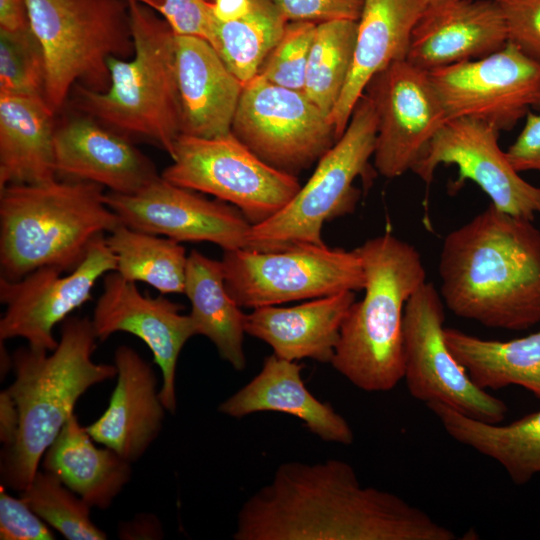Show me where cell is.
<instances>
[{"instance_id": "cell-1", "label": "cell", "mask_w": 540, "mask_h": 540, "mask_svg": "<svg viewBox=\"0 0 540 540\" xmlns=\"http://www.w3.org/2000/svg\"><path fill=\"white\" fill-rule=\"evenodd\" d=\"M235 540H454L400 496L363 486L347 462L280 464L237 514Z\"/></svg>"}, {"instance_id": "cell-2", "label": "cell", "mask_w": 540, "mask_h": 540, "mask_svg": "<svg viewBox=\"0 0 540 540\" xmlns=\"http://www.w3.org/2000/svg\"><path fill=\"white\" fill-rule=\"evenodd\" d=\"M440 295L456 316L521 331L540 323V231L490 204L444 238Z\"/></svg>"}, {"instance_id": "cell-3", "label": "cell", "mask_w": 540, "mask_h": 540, "mask_svg": "<svg viewBox=\"0 0 540 540\" xmlns=\"http://www.w3.org/2000/svg\"><path fill=\"white\" fill-rule=\"evenodd\" d=\"M96 340L91 319L68 317L51 354L29 346L13 353L16 376L6 390L16 405L19 428L15 441L1 453L5 487L25 490L78 399L93 385L116 376L114 364L94 362Z\"/></svg>"}, {"instance_id": "cell-4", "label": "cell", "mask_w": 540, "mask_h": 540, "mask_svg": "<svg viewBox=\"0 0 540 540\" xmlns=\"http://www.w3.org/2000/svg\"><path fill=\"white\" fill-rule=\"evenodd\" d=\"M354 250L365 294L342 323L331 364L357 388L387 392L404 376L405 306L426 282V271L418 250L388 232Z\"/></svg>"}, {"instance_id": "cell-5", "label": "cell", "mask_w": 540, "mask_h": 540, "mask_svg": "<svg viewBox=\"0 0 540 540\" xmlns=\"http://www.w3.org/2000/svg\"><path fill=\"white\" fill-rule=\"evenodd\" d=\"M105 194L101 185L59 178L1 188L0 277L76 268L96 238L122 224Z\"/></svg>"}, {"instance_id": "cell-6", "label": "cell", "mask_w": 540, "mask_h": 540, "mask_svg": "<svg viewBox=\"0 0 540 540\" xmlns=\"http://www.w3.org/2000/svg\"><path fill=\"white\" fill-rule=\"evenodd\" d=\"M134 53L110 57L111 82L104 92L76 84L73 105L109 129L128 138L155 142L172 157L181 135V107L176 76V35L147 6L127 0Z\"/></svg>"}, {"instance_id": "cell-7", "label": "cell", "mask_w": 540, "mask_h": 540, "mask_svg": "<svg viewBox=\"0 0 540 540\" xmlns=\"http://www.w3.org/2000/svg\"><path fill=\"white\" fill-rule=\"evenodd\" d=\"M45 65L44 99L55 114L76 84L111 82L108 59L134 53L127 0H25Z\"/></svg>"}, {"instance_id": "cell-8", "label": "cell", "mask_w": 540, "mask_h": 540, "mask_svg": "<svg viewBox=\"0 0 540 540\" xmlns=\"http://www.w3.org/2000/svg\"><path fill=\"white\" fill-rule=\"evenodd\" d=\"M376 134V111L364 93L344 133L318 160L308 181L279 212L252 225L248 249L269 252L294 244H325L324 223L353 213L360 197L355 179L371 178Z\"/></svg>"}, {"instance_id": "cell-9", "label": "cell", "mask_w": 540, "mask_h": 540, "mask_svg": "<svg viewBox=\"0 0 540 540\" xmlns=\"http://www.w3.org/2000/svg\"><path fill=\"white\" fill-rule=\"evenodd\" d=\"M228 293L240 307L259 308L364 289L355 250L325 244H294L262 252L224 250L221 260Z\"/></svg>"}, {"instance_id": "cell-10", "label": "cell", "mask_w": 540, "mask_h": 540, "mask_svg": "<svg viewBox=\"0 0 540 540\" xmlns=\"http://www.w3.org/2000/svg\"><path fill=\"white\" fill-rule=\"evenodd\" d=\"M171 158L164 179L237 207L252 225L279 212L301 188L295 175L264 162L232 131L211 138L181 134Z\"/></svg>"}, {"instance_id": "cell-11", "label": "cell", "mask_w": 540, "mask_h": 540, "mask_svg": "<svg viewBox=\"0 0 540 540\" xmlns=\"http://www.w3.org/2000/svg\"><path fill=\"white\" fill-rule=\"evenodd\" d=\"M231 131L264 162L295 176L337 141L329 115L303 91L259 75L244 85Z\"/></svg>"}, {"instance_id": "cell-12", "label": "cell", "mask_w": 540, "mask_h": 540, "mask_svg": "<svg viewBox=\"0 0 540 540\" xmlns=\"http://www.w3.org/2000/svg\"><path fill=\"white\" fill-rule=\"evenodd\" d=\"M444 303L433 283L425 282L404 311V376L410 395L440 402L471 418L501 423L507 406L478 387L455 359L444 338Z\"/></svg>"}, {"instance_id": "cell-13", "label": "cell", "mask_w": 540, "mask_h": 540, "mask_svg": "<svg viewBox=\"0 0 540 540\" xmlns=\"http://www.w3.org/2000/svg\"><path fill=\"white\" fill-rule=\"evenodd\" d=\"M429 75L447 119L474 118L508 131L531 109L540 111V63L510 42L490 55Z\"/></svg>"}, {"instance_id": "cell-14", "label": "cell", "mask_w": 540, "mask_h": 540, "mask_svg": "<svg viewBox=\"0 0 540 540\" xmlns=\"http://www.w3.org/2000/svg\"><path fill=\"white\" fill-rule=\"evenodd\" d=\"M116 257L104 235L96 238L76 268L63 275L54 267L38 268L10 281L0 277V340L23 338L37 351H53L54 327L90 298L99 278L116 271Z\"/></svg>"}, {"instance_id": "cell-15", "label": "cell", "mask_w": 540, "mask_h": 540, "mask_svg": "<svg viewBox=\"0 0 540 540\" xmlns=\"http://www.w3.org/2000/svg\"><path fill=\"white\" fill-rule=\"evenodd\" d=\"M365 94L377 115L374 166L392 179L412 170L448 120L440 97L425 71L397 61L375 75Z\"/></svg>"}, {"instance_id": "cell-16", "label": "cell", "mask_w": 540, "mask_h": 540, "mask_svg": "<svg viewBox=\"0 0 540 540\" xmlns=\"http://www.w3.org/2000/svg\"><path fill=\"white\" fill-rule=\"evenodd\" d=\"M499 132L478 119H448L411 171L430 184L439 165H455L454 188L471 180L497 209L533 221L540 215V187L524 180L512 166L499 146Z\"/></svg>"}, {"instance_id": "cell-17", "label": "cell", "mask_w": 540, "mask_h": 540, "mask_svg": "<svg viewBox=\"0 0 540 540\" xmlns=\"http://www.w3.org/2000/svg\"><path fill=\"white\" fill-rule=\"evenodd\" d=\"M122 224L177 242H211L223 250L248 248L252 224L235 206L175 185L161 175L133 194L108 192Z\"/></svg>"}, {"instance_id": "cell-18", "label": "cell", "mask_w": 540, "mask_h": 540, "mask_svg": "<svg viewBox=\"0 0 540 540\" xmlns=\"http://www.w3.org/2000/svg\"><path fill=\"white\" fill-rule=\"evenodd\" d=\"M182 306L160 295L142 294L136 283L116 271L104 276L92 326L98 340L116 332L130 333L151 350L162 375L160 398L170 413L177 407L175 378L179 355L185 343L196 335L190 315L181 314Z\"/></svg>"}, {"instance_id": "cell-19", "label": "cell", "mask_w": 540, "mask_h": 540, "mask_svg": "<svg viewBox=\"0 0 540 540\" xmlns=\"http://www.w3.org/2000/svg\"><path fill=\"white\" fill-rule=\"evenodd\" d=\"M508 42L495 0H431L413 27L406 60L432 71L479 59Z\"/></svg>"}, {"instance_id": "cell-20", "label": "cell", "mask_w": 540, "mask_h": 540, "mask_svg": "<svg viewBox=\"0 0 540 540\" xmlns=\"http://www.w3.org/2000/svg\"><path fill=\"white\" fill-rule=\"evenodd\" d=\"M54 156L57 178L95 183L119 194L136 193L160 177L130 138L85 115L56 127Z\"/></svg>"}, {"instance_id": "cell-21", "label": "cell", "mask_w": 540, "mask_h": 540, "mask_svg": "<svg viewBox=\"0 0 540 540\" xmlns=\"http://www.w3.org/2000/svg\"><path fill=\"white\" fill-rule=\"evenodd\" d=\"M117 382L105 412L87 430L93 440L136 461L159 435L166 408L151 365L121 345L114 352Z\"/></svg>"}, {"instance_id": "cell-22", "label": "cell", "mask_w": 540, "mask_h": 540, "mask_svg": "<svg viewBox=\"0 0 540 540\" xmlns=\"http://www.w3.org/2000/svg\"><path fill=\"white\" fill-rule=\"evenodd\" d=\"M427 0H365L357 21L353 60L346 83L330 114L337 140L372 78L405 60L411 33Z\"/></svg>"}, {"instance_id": "cell-23", "label": "cell", "mask_w": 540, "mask_h": 540, "mask_svg": "<svg viewBox=\"0 0 540 540\" xmlns=\"http://www.w3.org/2000/svg\"><path fill=\"white\" fill-rule=\"evenodd\" d=\"M175 58L181 134L211 138L230 133L244 84L203 38L176 35Z\"/></svg>"}, {"instance_id": "cell-24", "label": "cell", "mask_w": 540, "mask_h": 540, "mask_svg": "<svg viewBox=\"0 0 540 540\" xmlns=\"http://www.w3.org/2000/svg\"><path fill=\"white\" fill-rule=\"evenodd\" d=\"M302 368L297 361L275 354L267 356L260 372L224 400L218 410L232 418L263 411L285 413L302 420L323 441L350 445L354 440L350 424L329 403L320 401L308 390L301 376Z\"/></svg>"}, {"instance_id": "cell-25", "label": "cell", "mask_w": 540, "mask_h": 540, "mask_svg": "<svg viewBox=\"0 0 540 540\" xmlns=\"http://www.w3.org/2000/svg\"><path fill=\"white\" fill-rule=\"evenodd\" d=\"M356 301L354 291L292 306H264L246 314V334L268 344L277 357L331 363L342 323Z\"/></svg>"}, {"instance_id": "cell-26", "label": "cell", "mask_w": 540, "mask_h": 540, "mask_svg": "<svg viewBox=\"0 0 540 540\" xmlns=\"http://www.w3.org/2000/svg\"><path fill=\"white\" fill-rule=\"evenodd\" d=\"M54 115L42 96L0 94V189L57 178Z\"/></svg>"}, {"instance_id": "cell-27", "label": "cell", "mask_w": 540, "mask_h": 540, "mask_svg": "<svg viewBox=\"0 0 540 540\" xmlns=\"http://www.w3.org/2000/svg\"><path fill=\"white\" fill-rule=\"evenodd\" d=\"M43 468L91 507L107 509L131 478V462L97 447L73 413L42 458Z\"/></svg>"}, {"instance_id": "cell-28", "label": "cell", "mask_w": 540, "mask_h": 540, "mask_svg": "<svg viewBox=\"0 0 540 540\" xmlns=\"http://www.w3.org/2000/svg\"><path fill=\"white\" fill-rule=\"evenodd\" d=\"M426 406L457 442L499 463L517 485L540 473V410L509 424L471 418L440 402Z\"/></svg>"}, {"instance_id": "cell-29", "label": "cell", "mask_w": 540, "mask_h": 540, "mask_svg": "<svg viewBox=\"0 0 540 540\" xmlns=\"http://www.w3.org/2000/svg\"><path fill=\"white\" fill-rule=\"evenodd\" d=\"M196 335L207 337L235 370L246 368L243 348L246 314L227 291L221 261L197 250L188 255L185 291Z\"/></svg>"}, {"instance_id": "cell-30", "label": "cell", "mask_w": 540, "mask_h": 540, "mask_svg": "<svg viewBox=\"0 0 540 540\" xmlns=\"http://www.w3.org/2000/svg\"><path fill=\"white\" fill-rule=\"evenodd\" d=\"M444 338L455 359L478 387L497 390L517 385L540 400V331L498 341L446 327Z\"/></svg>"}, {"instance_id": "cell-31", "label": "cell", "mask_w": 540, "mask_h": 540, "mask_svg": "<svg viewBox=\"0 0 540 540\" xmlns=\"http://www.w3.org/2000/svg\"><path fill=\"white\" fill-rule=\"evenodd\" d=\"M106 241L122 278L144 282L161 294H184L188 255L180 242L124 224L111 231Z\"/></svg>"}, {"instance_id": "cell-32", "label": "cell", "mask_w": 540, "mask_h": 540, "mask_svg": "<svg viewBox=\"0 0 540 540\" xmlns=\"http://www.w3.org/2000/svg\"><path fill=\"white\" fill-rule=\"evenodd\" d=\"M240 19L217 22L214 49L228 69L245 85L253 79L280 40L288 21L268 0H251Z\"/></svg>"}, {"instance_id": "cell-33", "label": "cell", "mask_w": 540, "mask_h": 540, "mask_svg": "<svg viewBox=\"0 0 540 540\" xmlns=\"http://www.w3.org/2000/svg\"><path fill=\"white\" fill-rule=\"evenodd\" d=\"M357 26V21L335 20L315 29L303 92L329 118L350 72Z\"/></svg>"}, {"instance_id": "cell-34", "label": "cell", "mask_w": 540, "mask_h": 540, "mask_svg": "<svg viewBox=\"0 0 540 540\" xmlns=\"http://www.w3.org/2000/svg\"><path fill=\"white\" fill-rule=\"evenodd\" d=\"M20 497L68 540L107 539L90 517L91 506L48 471H38Z\"/></svg>"}, {"instance_id": "cell-35", "label": "cell", "mask_w": 540, "mask_h": 540, "mask_svg": "<svg viewBox=\"0 0 540 540\" xmlns=\"http://www.w3.org/2000/svg\"><path fill=\"white\" fill-rule=\"evenodd\" d=\"M45 65L31 27L0 30V94L44 97Z\"/></svg>"}, {"instance_id": "cell-36", "label": "cell", "mask_w": 540, "mask_h": 540, "mask_svg": "<svg viewBox=\"0 0 540 540\" xmlns=\"http://www.w3.org/2000/svg\"><path fill=\"white\" fill-rule=\"evenodd\" d=\"M316 26L313 22H288L257 75L275 85L303 91Z\"/></svg>"}, {"instance_id": "cell-37", "label": "cell", "mask_w": 540, "mask_h": 540, "mask_svg": "<svg viewBox=\"0 0 540 540\" xmlns=\"http://www.w3.org/2000/svg\"><path fill=\"white\" fill-rule=\"evenodd\" d=\"M162 17L176 35L197 36L212 46L218 20L209 0H135Z\"/></svg>"}, {"instance_id": "cell-38", "label": "cell", "mask_w": 540, "mask_h": 540, "mask_svg": "<svg viewBox=\"0 0 540 540\" xmlns=\"http://www.w3.org/2000/svg\"><path fill=\"white\" fill-rule=\"evenodd\" d=\"M508 42L540 63V0H502Z\"/></svg>"}, {"instance_id": "cell-39", "label": "cell", "mask_w": 540, "mask_h": 540, "mask_svg": "<svg viewBox=\"0 0 540 540\" xmlns=\"http://www.w3.org/2000/svg\"><path fill=\"white\" fill-rule=\"evenodd\" d=\"M0 488V539H55L49 525L21 497H12L3 485Z\"/></svg>"}, {"instance_id": "cell-40", "label": "cell", "mask_w": 540, "mask_h": 540, "mask_svg": "<svg viewBox=\"0 0 540 540\" xmlns=\"http://www.w3.org/2000/svg\"><path fill=\"white\" fill-rule=\"evenodd\" d=\"M288 21H358L365 0H268Z\"/></svg>"}, {"instance_id": "cell-41", "label": "cell", "mask_w": 540, "mask_h": 540, "mask_svg": "<svg viewBox=\"0 0 540 540\" xmlns=\"http://www.w3.org/2000/svg\"><path fill=\"white\" fill-rule=\"evenodd\" d=\"M512 166L520 173L540 171V114L529 112L525 125L506 151Z\"/></svg>"}, {"instance_id": "cell-42", "label": "cell", "mask_w": 540, "mask_h": 540, "mask_svg": "<svg viewBox=\"0 0 540 540\" xmlns=\"http://www.w3.org/2000/svg\"><path fill=\"white\" fill-rule=\"evenodd\" d=\"M118 533L121 539H161L163 530L156 516L139 514L132 521L122 523Z\"/></svg>"}, {"instance_id": "cell-43", "label": "cell", "mask_w": 540, "mask_h": 540, "mask_svg": "<svg viewBox=\"0 0 540 540\" xmlns=\"http://www.w3.org/2000/svg\"><path fill=\"white\" fill-rule=\"evenodd\" d=\"M30 28L25 0H0V30L21 31Z\"/></svg>"}, {"instance_id": "cell-44", "label": "cell", "mask_w": 540, "mask_h": 540, "mask_svg": "<svg viewBox=\"0 0 540 540\" xmlns=\"http://www.w3.org/2000/svg\"><path fill=\"white\" fill-rule=\"evenodd\" d=\"M19 428V416L16 405L7 390L0 393V440L4 447L10 446L16 439Z\"/></svg>"}, {"instance_id": "cell-45", "label": "cell", "mask_w": 540, "mask_h": 540, "mask_svg": "<svg viewBox=\"0 0 540 540\" xmlns=\"http://www.w3.org/2000/svg\"><path fill=\"white\" fill-rule=\"evenodd\" d=\"M251 5V0H213L212 10L218 21L228 22L245 16Z\"/></svg>"}, {"instance_id": "cell-46", "label": "cell", "mask_w": 540, "mask_h": 540, "mask_svg": "<svg viewBox=\"0 0 540 540\" xmlns=\"http://www.w3.org/2000/svg\"><path fill=\"white\" fill-rule=\"evenodd\" d=\"M495 1L500 2V1H502V0H495Z\"/></svg>"}, {"instance_id": "cell-47", "label": "cell", "mask_w": 540, "mask_h": 540, "mask_svg": "<svg viewBox=\"0 0 540 540\" xmlns=\"http://www.w3.org/2000/svg\"><path fill=\"white\" fill-rule=\"evenodd\" d=\"M210 2H212L213 0H209Z\"/></svg>"}, {"instance_id": "cell-48", "label": "cell", "mask_w": 540, "mask_h": 540, "mask_svg": "<svg viewBox=\"0 0 540 540\" xmlns=\"http://www.w3.org/2000/svg\"><path fill=\"white\" fill-rule=\"evenodd\" d=\"M427 1H431V0H427Z\"/></svg>"}]
</instances>
